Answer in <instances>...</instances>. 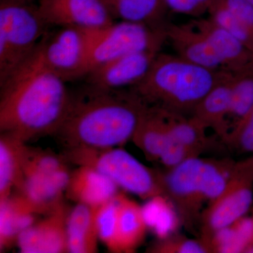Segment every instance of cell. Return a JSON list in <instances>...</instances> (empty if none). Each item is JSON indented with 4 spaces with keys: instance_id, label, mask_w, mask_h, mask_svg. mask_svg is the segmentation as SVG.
<instances>
[{
    "instance_id": "25",
    "label": "cell",
    "mask_w": 253,
    "mask_h": 253,
    "mask_svg": "<svg viewBox=\"0 0 253 253\" xmlns=\"http://www.w3.org/2000/svg\"><path fill=\"white\" fill-rule=\"evenodd\" d=\"M118 201L114 199L98 208L97 229L99 241L111 253L118 252Z\"/></svg>"
},
{
    "instance_id": "9",
    "label": "cell",
    "mask_w": 253,
    "mask_h": 253,
    "mask_svg": "<svg viewBox=\"0 0 253 253\" xmlns=\"http://www.w3.org/2000/svg\"><path fill=\"white\" fill-rule=\"evenodd\" d=\"M225 173L212 163L195 157L186 158L168 174V189L181 199L202 198L214 201L225 190Z\"/></svg>"
},
{
    "instance_id": "13",
    "label": "cell",
    "mask_w": 253,
    "mask_h": 253,
    "mask_svg": "<svg viewBox=\"0 0 253 253\" xmlns=\"http://www.w3.org/2000/svg\"><path fill=\"white\" fill-rule=\"evenodd\" d=\"M166 33L178 56L212 71L227 72L222 60L194 21L172 25L166 28Z\"/></svg>"
},
{
    "instance_id": "2",
    "label": "cell",
    "mask_w": 253,
    "mask_h": 253,
    "mask_svg": "<svg viewBox=\"0 0 253 253\" xmlns=\"http://www.w3.org/2000/svg\"><path fill=\"white\" fill-rule=\"evenodd\" d=\"M146 106L134 92L89 86L85 92L72 96L54 135L65 149L121 147L132 139Z\"/></svg>"
},
{
    "instance_id": "16",
    "label": "cell",
    "mask_w": 253,
    "mask_h": 253,
    "mask_svg": "<svg viewBox=\"0 0 253 253\" xmlns=\"http://www.w3.org/2000/svg\"><path fill=\"white\" fill-rule=\"evenodd\" d=\"M38 214H42L41 211L18 193L0 203L1 253L16 244L19 234L38 219Z\"/></svg>"
},
{
    "instance_id": "4",
    "label": "cell",
    "mask_w": 253,
    "mask_h": 253,
    "mask_svg": "<svg viewBox=\"0 0 253 253\" xmlns=\"http://www.w3.org/2000/svg\"><path fill=\"white\" fill-rule=\"evenodd\" d=\"M47 26L29 0H0V84L34 52Z\"/></svg>"
},
{
    "instance_id": "5",
    "label": "cell",
    "mask_w": 253,
    "mask_h": 253,
    "mask_svg": "<svg viewBox=\"0 0 253 253\" xmlns=\"http://www.w3.org/2000/svg\"><path fill=\"white\" fill-rule=\"evenodd\" d=\"M63 156L76 166H89L109 177L124 191L149 199L161 195L151 169L121 147H78L65 149Z\"/></svg>"
},
{
    "instance_id": "31",
    "label": "cell",
    "mask_w": 253,
    "mask_h": 253,
    "mask_svg": "<svg viewBox=\"0 0 253 253\" xmlns=\"http://www.w3.org/2000/svg\"><path fill=\"white\" fill-rule=\"evenodd\" d=\"M176 253H206V250L203 245L195 241L188 240L181 241L176 245L175 248Z\"/></svg>"
},
{
    "instance_id": "18",
    "label": "cell",
    "mask_w": 253,
    "mask_h": 253,
    "mask_svg": "<svg viewBox=\"0 0 253 253\" xmlns=\"http://www.w3.org/2000/svg\"><path fill=\"white\" fill-rule=\"evenodd\" d=\"M26 143L6 133L0 135V203L14 192L21 179Z\"/></svg>"
},
{
    "instance_id": "14",
    "label": "cell",
    "mask_w": 253,
    "mask_h": 253,
    "mask_svg": "<svg viewBox=\"0 0 253 253\" xmlns=\"http://www.w3.org/2000/svg\"><path fill=\"white\" fill-rule=\"evenodd\" d=\"M119 187L94 168L80 166L70 176L65 196L76 203L99 208L114 199Z\"/></svg>"
},
{
    "instance_id": "17",
    "label": "cell",
    "mask_w": 253,
    "mask_h": 253,
    "mask_svg": "<svg viewBox=\"0 0 253 253\" xmlns=\"http://www.w3.org/2000/svg\"><path fill=\"white\" fill-rule=\"evenodd\" d=\"M99 208L76 204L71 209L67 220L68 253L98 252L100 241L97 229Z\"/></svg>"
},
{
    "instance_id": "33",
    "label": "cell",
    "mask_w": 253,
    "mask_h": 253,
    "mask_svg": "<svg viewBox=\"0 0 253 253\" xmlns=\"http://www.w3.org/2000/svg\"><path fill=\"white\" fill-rule=\"evenodd\" d=\"M248 1H249V2L251 3V4L253 6V0H248Z\"/></svg>"
},
{
    "instance_id": "19",
    "label": "cell",
    "mask_w": 253,
    "mask_h": 253,
    "mask_svg": "<svg viewBox=\"0 0 253 253\" xmlns=\"http://www.w3.org/2000/svg\"><path fill=\"white\" fill-rule=\"evenodd\" d=\"M118 252L132 253L144 239L147 226L143 218L141 206L118 194Z\"/></svg>"
},
{
    "instance_id": "8",
    "label": "cell",
    "mask_w": 253,
    "mask_h": 253,
    "mask_svg": "<svg viewBox=\"0 0 253 253\" xmlns=\"http://www.w3.org/2000/svg\"><path fill=\"white\" fill-rule=\"evenodd\" d=\"M98 30L63 27L53 36L45 35L37 48L42 61L66 82L86 76Z\"/></svg>"
},
{
    "instance_id": "10",
    "label": "cell",
    "mask_w": 253,
    "mask_h": 253,
    "mask_svg": "<svg viewBox=\"0 0 253 253\" xmlns=\"http://www.w3.org/2000/svg\"><path fill=\"white\" fill-rule=\"evenodd\" d=\"M40 12L47 25L98 30L114 23L101 0H41Z\"/></svg>"
},
{
    "instance_id": "1",
    "label": "cell",
    "mask_w": 253,
    "mask_h": 253,
    "mask_svg": "<svg viewBox=\"0 0 253 253\" xmlns=\"http://www.w3.org/2000/svg\"><path fill=\"white\" fill-rule=\"evenodd\" d=\"M37 48L0 84V132L26 143L54 135L72 99L66 81L46 67Z\"/></svg>"
},
{
    "instance_id": "27",
    "label": "cell",
    "mask_w": 253,
    "mask_h": 253,
    "mask_svg": "<svg viewBox=\"0 0 253 253\" xmlns=\"http://www.w3.org/2000/svg\"><path fill=\"white\" fill-rule=\"evenodd\" d=\"M208 10L213 22L229 32L244 45L249 42L253 32L219 1L212 0Z\"/></svg>"
},
{
    "instance_id": "20",
    "label": "cell",
    "mask_w": 253,
    "mask_h": 253,
    "mask_svg": "<svg viewBox=\"0 0 253 253\" xmlns=\"http://www.w3.org/2000/svg\"><path fill=\"white\" fill-rule=\"evenodd\" d=\"M233 77L228 72L195 109V119L203 126H221L229 114Z\"/></svg>"
},
{
    "instance_id": "23",
    "label": "cell",
    "mask_w": 253,
    "mask_h": 253,
    "mask_svg": "<svg viewBox=\"0 0 253 253\" xmlns=\"http://www.w3.org/2000/svg\"><path fill=\"white\" fill-rule=\"evenodd\" d=\"M141 211L145 224L160 239H166L177 226V217L172 206L161 195L147 199L141 206Z\"/></svg>"
},
{
    "instance_id": "12",
    "label": "cell",
    "mask_w": 253,
    "mask_h": 253,
    "mask_svg": "<svg viewBox=\"0 0 253 253\" xmlns=\"http://www.w3.org/2000/svg\"><path fill=\"white\" fill-rule=\"evenodd\" d=\"M158 51L149 50L132 53L94 68L86 76L89 86L118 90L124 86L135 85L149 72Z\"/></svg>"
},
{
    "instance_id": "6",
    "label": "cell",
    "mask_w": 253,
    "mask_h": 253,
    "mask_svg": "<svg viewBox=\"0 0 253 253\" xmlns=\"http://www.w3.org/2000/svg\"><path fill=\"white\" fill-rule=\"evenodd\" d=\"M67 163L63 155L26 146L15 190L45 214L63 201L71 173Z\"/></svg>"
},
{
    "instance_id": "26",
    "label": "cell",
    "mask_w": 253,
    "mask_h": 253,
    "mask_svg": "<svg viewBox=\"0 0 253 253\" xmlns=\"http://www.w3.org/2000/svg\"><path fill=\"white\" fill-rule=\"evenodd\" d=\"M253 109V78L236 79L233 78L231 106L227 118L239 120L240 125L249 116Z\"/></svg>"
},
{
    "instance_id": "30",
    "label": "cell",
    "mask_w": 253,
    "mask_h": 253,
    "mask_svg": "<svg viewBox=\"0 0 253 253\" xmlns=\"http://www.w3.org/2000/svg\"><path fill=\"white\" fill-rule=\"evenodd\" d=\"M239 141L243 149L253 151V109L237 128Z\"/></svg>"
},
{
    "instance_id": "21",
    "label": "cell",
    "mask_w": 253,
    "mask_h": 253,
    "mask_svg": "<svg viewBox=\"0 0 253 253\" xmlns=\"http://www.w3.org/2000/svg\"><path fill=\"white\" fill-rule=\"evenodd\" d=\"M113 18L151 26L166 9L165 0H101Z\"/></svg>"
},
{
    "instance_id": "22",
    "label": "cell",
    "mask_w": 253,
    "mask_h": 253,
    "mask_svg": "<svg viewBox=\"0 0 253 253\" xmlns=\"http://www.w3.org/2000/svg\"><path fill=\"white\" fill-rule=\"evenodd\" d=\"M194 23L222 60L226 71L231 73V68L237 65L238 61L244 55V44L229 32L217 26L210 18L197 20Z\"/></svg>"
},
{
    "instance_id": "15",
    "label": "cell",
    "mask_w": 253,
    "mask_h": 253,
    "mask_svg": "<svg viewBox=\"0 0 253 253\" xmlns=\"http://www.w3.org/2000/svg\"><path fill=\"white\" fill-rule=\"evenodd\" d=\"M253 192L250 183L243 179H229L224 192L213 201L208 224L215 231L235 223L252 206Z\"/></svg>"
},
{
    "instance_id": "32",
    "label": "cell",
    "mask_w": 253,
    "mask_h": 253,
    "mask_svg": "<svg viewBox=\"0 0 253 253\" xmlns=\"http://www.w3.org/2000/svg\"><path fill=\"white\" fill-rule=\"evenodd\" d=\"M199 2L204 6L205 9H208V6L211 4L212 0H199Z\"/></svg>"
},
{
    "instance_id": "7",
    "label": "cell",
    "mask_w": 253,
    "mask_h": 253,
    "mask_svg": "<svg viewBox=\"0 0 253 253\" xmlns=\"http://www.w3.org/2000/svg\"><path fill=\"white\" fill-rule=\"evenodd\" d=\"M166 39V29H153L148 25L129 21L113 23L96 32L86 75L94 68L126 55L159 51Z\"/></svg>"
},
{
    "instance_id": "3",
    "label": "cell",
    "mask_w": 253,
    "mask_h": 253,
    "mask_svg": "<svg viewBox=\"0 0 253 253\" xmlns=\"http://www.w3.org/2000/svg\"><path fill=\"white\" fill-rule=\"evenodd\" d=\"M226 73L183 59L158 54L146 76L133 86L145 104L169 111L196 109Z\"/></svg>"
},
{
    "instance_id": "11",
    "label": "cell",
    "mask_w": 253,
    "mask_h": 253,
    "mask_svg": "<svg viewBox=\"0 0 253 253\" xmlns=\"http://www.w3.org/2000/svg\"><path fill=\"white\" fill-rule=\"evenodd\" d=\"M69 208L63 201L45 216L37 219L18 236L17 245L23 253H68L67 220Z\"/></svg>"
},
{
    "instance_id": "29",
    "label": "cell",
    "mask_w": 253,
    "mask_h": 253,
    "mask_svg": "<svg viewBox=\"0 0 253 253\" xmlns=\"http://www.w3.org/2000/svg\"><path fill=\"white\" fill-rule=\"evenodd\" d=\"M168 9L179 14H197L206 10L199 0H165Z\"/></svg>"
},
{
    "instance_id": "28",
    "label": "cell",
    "mask_w": 253,
    "mask_h": 253,
    "mask_svg": "<svg viewBox=\"0 0 253 253\" xmlns=\"http://www.w3.org/2000/svg\"><path fill=\"white\" fill-rule=\"evenodd\" d=\"M253 32V6L248 0H217Z\"/></svg>"
},
{
    "instance_id": "24",
    "label": "cell",
    "mask_w": 253,
    "mask_h": 253,
    "mask_svg": "<svg viewBox=\"0 0 253 253\" xmlns=\"http://www.w3.org/2000/svg\"><path fill=\"white\" fill-rule=\"evenodd\" d=\"M214 232V246L218 252H242L249 249L253 241V218H241L231 225Z\"/></svg>"
}]
</instances>
